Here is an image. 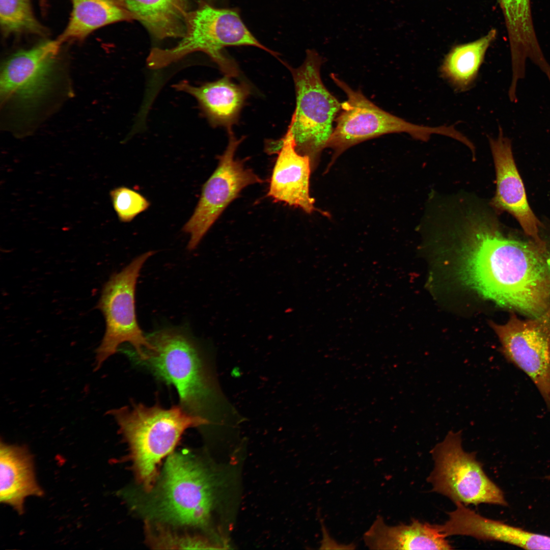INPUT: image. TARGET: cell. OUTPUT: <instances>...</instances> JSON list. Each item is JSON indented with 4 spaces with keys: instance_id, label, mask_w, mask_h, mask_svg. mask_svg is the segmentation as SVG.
<instances>
[{
    "instance_id": "obj_12",
    "label": "cell",
    "mask_w": 550,
    "mask_h": 550,
    "mask_svg": "<svg viewBox=\"0 0 550 550\" xmlns=\"http://www.w3.org/2000/svg\"><path fill=\"white\" fill-rule=\"evenodd\" d=\"M164 473L160 506L162 515L179 524H206L214 500L212 480L209 473L180 454L169 458Z\"/></svg>"
},
{
    "instance_id": "obj_7",
    "label": "cell",
    "mask_w": 550,
    "mask_h": 550,
    "mask_svg": "<svg viewBox=\"0 0 550 550\" xmlns=\"http://www.w3.org/2000/svg\"><path fill=\"white\" fill-rule=\"evenodd\" d=\"M461 434V431H449L430 451L434 468L427 481L432 491L465 506H507L503 492L487 476L476 453L463 449Z\"/></svg>"
},
{
    "instance_id": "obj_23",
    "label": "cell",
    "mask_w": 550,
    "mask_h": 550,
    "mask_svg": "<svg viewBox=\"0 0 550 550\" xmlns=\"http://www.w3.org/2000/svg\"><path fill=\"white\" fill-rule=\"evenodd\" d=\"M0 25L5 37L22 34L45 36L48 33L35 16L31 0H0Z\"/></svg>"
},
{
    "instance_id": "obj_24",
    "label": "cell",
    "mask_w": 550,
    "mask_h": 550,
    "mask_svg": "<svg viewBox=\"0 0 550 550\" xmlns=\"http://www.w3.org/2000/svg\"><path fill=\"white\" fill-rule=\"evenodd\" d=\"M110 196L119 220L124 223L131 221L150 206L149 201L141 194L124 186L114 188Z\"/></svg>"
},
{
    "instance_id": "obj_4",
    "label": "cell",
    "mask_w": 550,
    "mask_h": 550,
    "mask_svg": "<svg viewBox=\"0 0 550 550\" xmlns=\"http://www.w3.org/2000/svg\"><path fill=\"white\" fill-rule=\"evenodd\" d=\"M185 25V34L175 47L151 50L147 59L150 68H163L190 53L201 51L218 65L225 76L233 77L239 75V69L224 52L225 47L251 46L275 56L277 54L255 38L236 9L216 8L201 1L197 8L186 13Z\"/></svg>"
},
{
    "instance_id": "obj_25",
    "label": "cell",
    "mask_w": 550,
    "mask_h": 550,
    "mask_svg": "<svg viewBox=\"0 0 550 550\" xmlns=\"http://www.w3.org/2000/svg\"><path fill=\"white\" fill-rule=\"evenodd\" d=\"M547 478L550 479V475L547 476Z\"/></svg>"
},
{
    "instance_id": "obj_10",
    "label": "cell",
    "mask_w": 550,
    "mask_h": 550,
    "mask_svg": "<svg viewBox=\"0 0 550 550\" xmlns=\"http://www.w3.org/2000/svg\"><path fill=\"white\" fill-rule=\"evenodd\" d=\"M228 143L218 157V166L203 186L195 210L183 228L190 235L187 244L193 250L226 207L245 187L264 180L244 166V160L235 158L236 151L244 139H237L228 129Z\"/></svg>"
},
{
    "instance_id": "obj_15",
    "label": "cell",
    "mask_w": 550,
    "mask_h": 550,
    "mask_svg": "<svg viewBox=\"0 0 550 550\" xmlns=\"http://www.w3.org/2000/svg\"><path fill=\"white\" fill-rule=\"evenodd\" d=\"M449 518L439 525L446 537L468 536L484 541H498L527 549H550V537L528 532L502 521L486 518L456 502Z\"/></svg>"
},
{
    "instance_id": "obj_18",
    "label": "cell",
    "mask_w": 550,
    "mask_h": 550,
    "mask_svg": "<svg viewBox=\"0 0 550 550\" xmlns=\"http://www.w3.org/2000/svg\"><path fill=\"white\" fill-rule=\"evenodd\" d=\"M363 539L371 549H453L436 525L417 519L407 525L390 526L379 515L365 533Z\"/></svg>"
},
{
    "instance_id": "obj_3",
    "label": "cell",
    "mask_w": 550,
    "mask_h": 550,
    "mask_svg": "<svg viewBox=\"0 0 550 550\" xmlns=\"http://www.w3.org/2000/svg\"><path fill=\"white\" fill-rule=\"evenodd\" d=\"M114 417L119 432L129 445L135 471L147 489L152 487L157 466L169 454L188 428L209 426L180 405L169 409L158 404L149 407L133 403L106 413Z\"/></svg>"
},
{
    "instance_id": "obj_20",
    "label": "cell",
    "mask_w": 550,
    "mask_h": 550,
    "mask_svg": "<svg viewBox=\"0 0 550 550\" xmlns=\"http://www.w3.org/2000/svg\"><path fill=\"white\" fill-rule=\"evenodd\" d=\"M135 19L158 39L182 37L187 0H124Z\"/></svg>"
},
{
    "instance_id": "obj_14",
    "label": "cell",
    "mask_w": 550,
    "mask_h": 550,
    "mask_svg": "<svg viewBox=\"0 0 550 550\" xmlns=\"http://www.w3.org/2000/svg\"><path fill=\"white\" fill-rule=\"evenodd\" d=\"M495 165L497 188L491 206L499 211H506L519 222L525 232L539 243L541 224L527 201L525 187L516 167L511 140L505 136L501 126L497 138H489Z\"/></svg>"
},
{
    "instance_id": "obj_11",
    "label": "cell",
    "mask_w": 550,
    "mask_h": 550,
    "mask_svg": "<svg viewBox=\"0 0 550 550\" xmlns=\"http://www.w3.org/2000/svg\"><path fill=\"white\" fill-rule=\"evenodd\" d=\"M491 325L502 354L529 376L550 411V305L537 317L524 320L512 313L506 323Z\"/></svg>"
},
{
    "instance_id": "obj_16",
    "label": "cell",
    "mask_w": 550,
    "mask_h": 550,
    "mask_svg": "<svg viewBox=\"0 0 550 550\" xmlns=\"http://www.w3.org/2000/svg\"><path fill=\"white\" fill-rule=\"evenodd\" d=\"M230 78L225 75L221 79L200 86L182 81L174 87L196 99L212 126H223L228 130L237 122L241 109L250 94L248 85L235 84Z\"/></svg>"
},
{
    "instance_id": "obj_13",
    "label": "cell",
    "mask_w": 550,
    "mask_h": 550,
    "mask_svg": "<svg viewBox=\"0 0 550 550\" xmlns=\"http://www.w3.org/2000/svg\"><path fill=\"white\" fill-rule=\"evenodd\" d=\"M266 151L278 154L267 196L306 213L314 212V199L310 193L312 162L308 156L297 151L290 132L287 130L281 139L268 143Z\"/></svg>"
},
{
    "instance_id": "obj_21",
    "label": "cell",
    "mask_w": 550,
    "mask_h": 550,
    "mask_svg": "<svg viewBox=\"0 0 550 550\" xmlns=\"http://www.w3.org/2000/svg\"><path fill=\"white\" fill-rule=\"evenodd\" d=\"M497 34L492 29L479 39L453 47L440 66L442 77L457 91L469 90L476 80L486 51Z\"/></svg>"
},
{
    "instance_id": "obj_5",
    "label": "cell",
    "mask_w": 550,
    "mask_h": 550,
    "mask_svg": "<svg viewBox=\"0 0 550 550\" xmlns=\"http://www.w3.org/2000/svg\"><path fill=\"white\" fill-rule=\"evenodd\" d=\"M322 58L314 49H308L301 65L290 71L296 94V107L287 131L293 136L296 149L308 156L312 169L326 148L340 112L341 103L328 90L320 76Z\"/></svg>"
},
{
    "instance_id": "obj_19",
    "label": "cell",
    "mask_w": 550,
    "mask_h": 550,
    "mask_svg": "<svg viewBox=\"0 0 550 550\" xmlns=\"http://www.w3.org/2000/svg\"><path fill=\"white\" fill-rule=\"evenodd\" d=\"M68 22L57 39L62 44L80 41L105 25L136 20L124 0H71Z\"/></svg>"
},
{
    "instance_id": "obj_8",
    "label": "cell",
    "mask_w": 550,
    "mask_h": 550,
    "mask_svg": "<svg viewBox=\"0 0 550 550\" xmlns=\"http://www.w3.org/2000/svg\"><path fill=\"white\" fill-rule=\"evenodd\" d=\"M154 254L149 251L135 258L120 272L112 274L104 285L97 307L104 316L106 328L95 351V371L124 343L133 347L138 359L143 358L145 350L151 347L138 323L135 294L141 270Z\"/></svg>"
},
{
    "instance_id": "obj_9",
    "label": "cell",
    "mask_w": 550,
    "mask_h": 550,
    "mask_svg": "<svg viewBox=\"0 0 550 550\" xmlns=\"http://www.w3.org/2000/svg\"><path fill=\"white\" fill-rule=\"evenodd\" d=\"M61 45L57 39L45 40L7 58L1 67V103L22 114L32 112L56 82Z\"/></svg>"
},
{
    "instance_id": "obj_1",
    "label": "cell",
    "mask_w": 550,
    "mask_h": 550,
    "mask_svg": "<svg viewBox=\"0 0 550 550\" xmlns=\"http://www.w3.org/2000/svg\"><path fill=\"white\" fill-rule=\"evenodd\" d=\"M488 208L473 198L447 216L444 231L458 240L461 274L482 297L532 318L550 305V252L546 244L505 235Z\"/></svg>"
},
{
    "instance_id": "obj_2",
    "label": "cell",
    "mask_w": 550,
    "mask_h": 550,
    "mask_svg": "<svg viewBox=\"0 0 550 550\" xmlns=\"http://www.w3.org/2000/svg\"><path fill=\"white\" fill-rule=\"evenodd\" d=\"M151 347L138 359L158 379L176 389L180 405L210 426L236 430L245 418L219 386L213 365L183 328H163L147 336Z\"/></svg>"
},
{
    "instance_id": "obj_6",
    "label": "cell",
    "mask_w": 550,
    "mask_h": 550,
    "mask_svg": "<svg viewBox=\"0 0 550 550\" xmlns=\"http://www.w3.org/2000/svg\"><path fill=\"white\" fill-rule=\"evenodd\" d=\"M331 77L347 99L336 118L326 148L333 151L332 163L343 152L356 144L386 134L407 133L413 139L427 141L432 134L460 141L463 134L453 126L429 127L408 122L378 107L360 90H354L335 74Z\"/></svg>"
},
{
    "instance_id": "obj_22",
    "label": "cell",
    "mask_w": 550,
    "mask_h": 550,
    "mask_svg": "<svg viewBox=\"0 0 550 550\" xmlns=\"http://www.w3.org/2000/svg\"><path fill=\"white\" fill-rule=\"evenodd\" d=\"M504 17L511 58L517 62L539 57L542 50L532 19L530 0H498Z\"/></svg>"
},
{
    "instance_id": "obj_17",
    "label": "cell",
    "mask_w": 550,
    "mask_h": 550,
    "mask_svg": "<svg viewBox=\"0 0 550 550\" xmlns=\"http://www.w3.org/2000/svg\"><path fill=\"white\" fill-rule=\"evenodd\" d=\"M0 501L19 514L24 512L26 498L41 497L43 491L35 477L34 460L25 446L1 442Z\"/></svg>"
}]
</instances>
